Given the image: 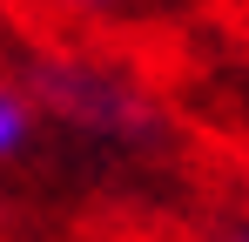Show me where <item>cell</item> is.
Returning a JSON list of instances; mask_svg holds the SVG:
<instances>
[{
  "instance_id": "obj_1",
  "label": "cell",
  "mask_w": 249,
  "mask_h": 242,
  "mask_svg": "<svg viewBox=\"0 0 249 242\" xmlns=\"http://www.w3.org/2000/svg\"><path fill=\"white\" fill-rule=\"evenodd\" d=\"M27 81H34V101L47 115L74 121L88 135H108V141H128V148H155L168 135L162 108L128 74H115V68H94V61H34Z\"/></svg>"
},
{
  "instance_id": "obj_2",
  "label": "cell",
  "mask_w": 249,
  "mask_h": 242,
  "mask_svg": "<svg viewBox=\"0 0 249 242\" xmlns=\"http://www.w3.org/2000/svg\"><path fill=\"white\" fill-rule=\"evenodd\" d=\"M27 135H34V101H27V94H14V87H0V161L20 155V148H27Z\"/></svg>"
},
{
  "instance_id": "obj_3",
  "label": "cell",
  "mask_w": 249,
  "mask_h": 242,
  "mask_svg": "<svg viewBox=\"0 0 249 242\" xmlns=\"http://www.w3.org/2000/svg\"><path fill=\"white\" fill-rule=\"evenodd\" d=\"M74 7H115V0H74Z\"/></svg>"
}]
</instances>
